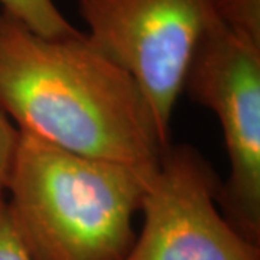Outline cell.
I'll return each mask as SVG.
<instances>
[{
    "label": "cell",
    "mask_w": 260,
    "mask_h": 260,
    "mask_svg": "<svg viewBox=\"0 0 260 260\" xmlns=\"http://www.w3.org/2000/svg\"><path fill=\"white\" fill-rule=\"evenodd\" d=\"M85 37L138 84L162 143L194 49L215 16L207 0H77Z\"/></svg>",
    "instance_id": "4"
},
{
    "label": "cell",
    "mask_w": 260,
    "mask_h": 260,
    "mask_svg": "<svg viewBox=\"0 0 260 260\" xmlns=\"http://www.w3.org/2000/svg\"><path fill=\"white\" fill-rule=\"evenodd\" d=\"M214 16L239 38L260 48V0H207Z\"/></svg>",
    "instance_id": "7"
},
{
    "label": "cell",
    "mask_w": 260,
    "mask_h": 260,
    "mask_svg": "<svg viewBox=\"0 0 260 260\" xmlns=\"http://www.w3.org/2000/svg\"><path fill=\"white\" fill-rule=\"evenodd\" d=\"M2 10L44 37H67L78 32L54 0H0Z\"/></svg>",
    "instance_id": "6"
},
{
    "label": "cell",
    "mask_w": 260,
    "mask_h": 260,
    "mask_svg": "<svg viewBox=\"0 0 260 260\" xmlns=\"http://www.w3.org/2000/svg\"><path fill=\"white\" fill-rule=\"evenodd\" d=\"M182 93L220 121L230 169L217 204L244 239L260 246V48L214 18L191 56Z\"/></svg>",
    "instance_id": "3"
},
{
    "label": "cell",
    "mask_w": 260,
    "mask_h": 260,
    "mask_svg": "<svg viewBox=\"0 0 260 260\" xmlns=\"http://www.w3.org/2000/svg\"><path fill=\"white\" fill-rule=\"evenodd\" d=\"M152 172L77 155L19 130L5 191L30 259H124Z\"/></svg>",
    "instance_id": "2"
},
{
    "label": "cell",
    "mask_w": 260,
    "mask_h": 260,
    "mask_svg": "<svg viewBox=\"0 0 260 260\" xmlns=\"http://www.w3.org/2000/svg\"><path fill=\"white\" fill-rule=\"evenodd\" d=\"M0 260H32L15 230L3 197H0Z\"/></svg>",
    "instance_id": "8"
},
{
    "label": "cell",
    "mask_w": 260,
    "mask_h": 260,
    "mask_svg": "<svg viewBox=\"0 0 260 260\" xmlns=\"http://www.w3.org/2000/svg\"><path fill=\"white\" fill-rule=\"evenodd\" d=\"M220 181L197 149L168 145L149 175L143 227L123 260H260L218 210Z\"/></svg>",
    "instance_id": "5"
},
{
    "label": "cell",
    "mask_w": 260,
    "mask_h": 260,
    "mask_svg": "<svg viewBox=\"0 0 260 260\" xmlns=\"http://www.w3.org/2000/svg\"><path fill=\"white\" fill-rule=\"evenodd\" d=\"M18 142L19 129L12 126L6 113L0 109V197L6 189Z\"/></svg>",
    "instance_id": "9"
},
{
    "label": "cell",
    "mask_w": 260,
    "mask_h": 260,
    "mask_svg": "<svg viewBox=\"0 0 260 260\" xmlns=\"http://www.w3.org/2000/svg\"><path fill=\"white\" fill-rule=\"evenodd\" d=\"M0 109L58 148L143 172L165 148L138 84L84 32L44 37L3 10Z\"/></svg>",
    "instance_id": "1"
}]
</instances>
